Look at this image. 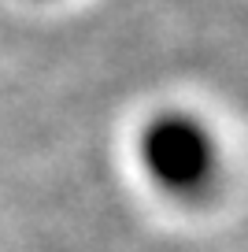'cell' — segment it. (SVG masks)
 Instances as JSON below:
<instances>
[{
  "label": "cell",
  "instance_id": "1",
  "mask_svg": "<svg viewBox=\"0 0 248 252\" xmlns=\"http://www.w3.org/2000/svg\"><path fill=\"white\" fill-rule=\"evenodd\" d=\"M141 152H145L148 171L171 189H196L200 182H208L211 167H215L211 137L193 119H182V115L155 119L148 126Z\"/></svg>",
  "mask_w": 248,
  "mask_h": 252
}]
</instances>
